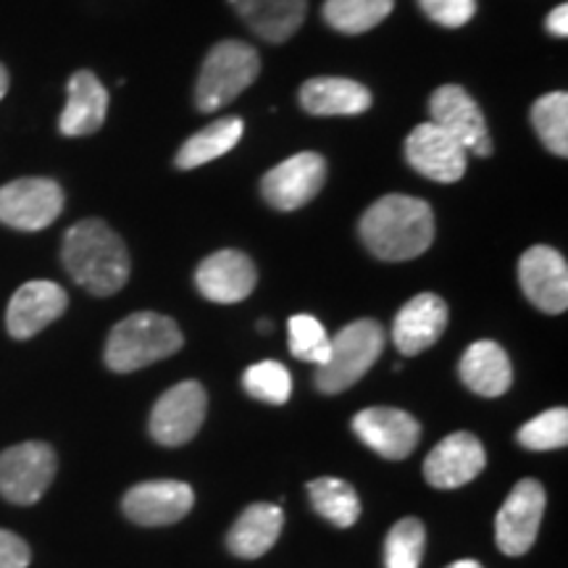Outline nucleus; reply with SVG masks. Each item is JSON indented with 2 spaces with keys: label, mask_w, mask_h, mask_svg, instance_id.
I'll use <instances>...</instances> for the list:
<instances>
[{
  "label": "nucleus",
  "mask_w": 568,
  "mask_h": 568,
  "mask_svg": "<svg viewBox=\"0 0 568 568\" xmlns=\"http://www.w3.org/2000/svg\"><path fill=\"white\" fill-rule=\"evenodd\" d=\"M61 258L71 280L90 295H116L130 280V253L124 240L101 219H84L63 234Z\"/></svg>",
  "instance_id": "obj_1"
},
{
  "label": "nucleus",
  "mask_w": 568,
  "mask_h": 568,
  "mask_svg": "<svg viewBox=\"0 0 568 568\" xmlns=\"http://www.w3.org/2000/svg\"><path fill=\"white\" fill-rule=\"evenodd\" d=\"M361 240L382 261H410L435 243V213L422 197L385 195L361 219Z\"/></svg>",
  "instance_id": "obj_2"
},
{
  "label": "nucleus",
  "mask_w": 568,
  "mask_h": 568,
  "mask_svg": "<svg viewBox=\"0 0 568 568\" xmlns=\"http://www.w3.org/2000/svg\"><path fill=\"white\" fill-rule=\"evenodd\" d=\"M184 337L174 318L140 311L111 329L105 343V366L116 374H130L182 351Z\"/></svg>",
  "instance_id": "obj_3"
},
{
  "label": "nucleus",
  "mask_w": 568,
  "mask_h": 568,
  "mask_svg": "<svg viewBox=\"0 0 568 568\" xmlns=\"http://www.w3.org/2000/svg\"><path fill=\"white\" fill-rule=\"evenodd\" d=\"M387 335L374 318H358V322L343 326L332 337L329 358L316 368V387L326 395L345 393L355 382L379 361L385 351Z\"/></svg>",
  "instance_id": "obj_4"
},
{
  "label": "nucleus",
  "mask_w": 568,
  "mask_h": 568,
  "mask_svg": "<svg viewBox=\"0 0 568 568\" xmlns=\"http://www.w3.org/2000/svg\"><path fill=\"white\" fill-rule=\"evenodd\" d=\"M261 59L253 45L243 40H222L205 55L195 88L197 111L213 113L243 95L258 80Z\"/></svg>",
  "instance_id": "obj_5"
},
{
  "label": "nucleus",
  "mask_w": 568,
  "mask_h": 568,
  "mask_svg": "<svg viewBox=\"0 0 568 568\" xmlns=\"http://www.w3.org/2000/svg\"><path fill=\"white\" fill-rule=\"evenodd\" d=\"M55 453L48 443H19L0 453V495L17 506H32L55 477Z\"/></svg>",
  "instance_id": "obj_6"
},
{
  "label": "nucleus",
  "mask_w": 568,
  "mask_h": 568,
  "mask_svg": "<svg viewBox=\"0 0 568 568\" xmlns=\"http://www.w3.org/2000/svg\"><path fill=\"white\" fill-rule=\"evenodd\" d=\"M63 211V190L45 176H27L0 187V224L19 232H40Z\"/></svg>",
  "instance_id": "obj_7"
},
{
  "label": "nucleus",
  "mask_w": 568,
  "mask_h": 568,
  "mask_svg": "<svg viewBox=\"0 0 568 568\" xmlns=\"http://www.w3.org/2000/svg\"><path fill=\"white\" fill-rule=\"evenodd\" d=\"M205 406H209V397H205L201 382H180L155 400L151 414V437L166 447L187 445L201 432Z\"/></svg>",
  "instance_id": "obj_8"
},
{
  "label": "nucleus",
  "mask_w": 568,
  "mask_h": 568,
  "mask_svg": "<svg viewBox=\"0 0 568 568\" xmlns=\"http://www.w3.org/2000/svg\"><path fill=\"white\" fill-rule=\"evenodd\" d=\"M545 514V489L537 479H521L510 489L495 518L497 548L516 558L529 552L539 535V524Z\"/></svg>",
  "instance_id": "obj_9"
},
{
  "label": "nucleus",
  "mask_w": 568,
  "mask_h": 568,
  "mask_svg": "<svg viewBox=\"0 0 568 568\" xmlns=\"http://www.w3.org/2000/svg\"><path fill=\"white\" fill-rule=\"evenodd\" d=\"M432 122L456 138L466 151H474L481 159L493 155V140H489L485 113L460 84H443L429 98Z\"/></svg>",
  "instance_id": "obj_10"
},
{
  "label": "nucleus",
  "mask_w": 568,
  "mask_h": 568,
  "mask_svg": "<svg viewBox=\"0 0 568 568\" xmlns=\"http://www.w3.org/2000/svg\"><path fill=\"white\" fill-rule=\"evenodd\" d=\"M326 182V161L318 153H295L276 163L261 180V193L276 211H297L322 193Z\"/></svg>",
  "instance_id": "obj_11"
},
{
  "label": "nucleus",
  "mask_w": 568,
  "mask_h": 568,
  "mask_svg": "<svg viewBox=\"0 0 568 568\" xmlns=\"http://www.w3.org/2000/svg\"><path fill=\"white\" fill-rule=\"evenodd\" d=\"M524 295L545 314L558 316L568 308V264L556 247L535 245L518 261Z\"/></svg>",
  "instance_id": "obj_12"
},
{
  "label": "nucleus",
  "mask_w": 568,
  "mask_h": 568,
  "mask_svg": "<svg viewBox=\"0 0 568 568\" xmlns=\"http://www.w3.org/2000/svg\"><path fill=\"white\" fill-rule=\"evenodd\" d=\"M406 159L426 180L453 184L466 174L468 151L435 122H426L408 134Z\"/></svg>",
  "instance_id": "obj_13"
},
{
  "label": "nucleus",
  "mask_w": 568,
  "mask_h": 568,
  "mask_svg": "<svg viewBox=\"0 0 568 568\" xmlns=\"http://www.w3.org/2000/svg\"><path fill=\"white\" fill-rule=\"evenodd\" d=\"M193 487L174 479L142 481V485H134L122 500L126 518L140 524V527H166V524H176L193 510Z\"/></svg>",
  "instance_id": "obj_14"
},
{
  "label": "nucleus",
  "mask_w": 568,
  "mask_h": 568,
  "mask_svg": "<svg viewBox=\"0 0 568 568\" xmlns=\"http://www.w3.org/2000/svg\"><path fill=\"white\" fill-rule=\"evenodd\" d=\"M69 308V295L61 284L34 280L21 284L6 311V329L13 339H30L53 324Z\"/></svg>",
  "instance_id": "obj_15"
},
{
  "label": "nucleus",
  "mask_w": 568,
  "mask_h": 568,
  "mask_svg": "<svg viewBox=\"0 0 568 568\" xmlns=\"http://www.w3.org/2000/svg\"><path fill=\"white\" fill-rule=\"evenodd\" d=\"M353 432L361 443L379 453L382 458L403 460L416 450L422 426L400 408H366L353 418Z\"/></svg>",
  "instance_id": "obj_16"
},
{
  "label": "nucleus",
  "mask_w": 568,
  "mask_h": 568,
  "mask_svg": "<svg viewBox=\"0 0 568 568\" xmlns=\"http://www.w3.org/2000/svg\"><path fill=\"white\" fill-rule=\"evenodd\" d=\"M485 466L487 453L479 439L468 432H456L426 456L424 477L437 489H458L477 479Z\"/></svg>",
  "instance_id": "obj_17"
},
{
  "label": "nucleus",
  "mask_w": 568,
  "mask_h": 568,
  "mask_svg": "<svg viewBox=\"0 0 568 568\" xmlns=\"http://www.w3.org/2000/svg\"><path fill=\"white\" fill-rule=\"evenodd\" d=\"M258 272L255 264L240 251H216L197 266L195 284L203 297L213 303H240L255 290Z\"/></svg>",
  "instance_id": "obj_18"
},
{
  "label": "nucleus",
  "mask_w": 568,
  "mask_h": 568,
  "mask_svg": "<svg viewBox=\"0 0 568 568\" xmlns=\"http://www.w3.org/2000/svg\"><path fill=\"white\" fill-rule=\"evenodd\" d=\"M447 326V303L435 293H422L403 305L393 324V343L400 355L429 351Z\"/></svg>",
  "instance_id": "obj_19"
},
{
  "label": "nucleus",
  "mask_w": 568,
  "mask_h": 568,
  "mask_svg": "<svg viewBox=\"0 0 568 568\" xmlns=\"http://www.w3.org/2000/svg\"><path fill=\"white\" fill-rule=\"evenodd\" d=\"M69 98L63 105L59 130L67 138H88L95 134L109 113V90L88 69L74 71L67 84Z\"/></svg>",
  "instance_id": "obj_20"
},
{
  "label": "nucleus",
  "mask_w": 568,
  "mask_h": 568,
  "mask_svg": "<svg viewBox=\"0 0 568 568\" xmlns=\"http://www.w3.org/2000/svg\"><path fill=\"white\" fill-rule=\"evenodd\" d=\"M301 105L314 116H358L372 109V92L345 77H314L301 88Z\"/></svg>",
  "instance_id": "obj_21"
},
{
  "label": "nucleus",
  "mask_w": 568,
  "mask_h": 568,
  "mask_svg": "<svg viewBox=\"0 0 568 568\" xmlns=\"http://www.w3.org/2000/svg\"><path fill=\"white\" fill-rule=\"evenodd\" d=\"M460 379L464 385L481 397H500L510 389L514 368L508 353L493 339H479L460 358Z\"/></svg>",
  "instance_id": "obj_22"
},
{
  "label": "nucleus",
  "mask_w": 568,
  "mask_h": 568,
  "mask_svg": "<svg viewBox=\"0 0 568 568\" xmlns=\"http://www.w3.org/2000/svg\"><path fill=\"white\" fill-rule=\"evenodd\" d=\"M284 527V514L272 503H253L240 514L234 527L226 535V548L237 558H261L274 548Z\"/></svg>",
  "instance_id": "obj_23"
},
{
  "label": "nucleus",
  "mask_w": 568,
  "mask_h": 568,
  "mask_svg": "<svg viewBox=\"0 0 568 568\" xmlns=\"http://www.w3.org/2000/svg\"><path fill=\"white\" fill-rule=\"evenodd\" d=\"M230 3L261 40L284 42L301 30L308 0H230Z\"/></svg>",
  "instance_id": "obj_24"
},
{
  "label": "nucleus",
  "mask_w": 568,
  "mask_h": 568,
  "mask_svg": "<svg viewBox=\"0 0 568 568\" xmlns=\"http://www.w3.org/2000/svg\"><path fill=\"white\" fill-rule=\"evenodd\" d=\"M245 134V124L243 119L237 116H226L219 119V122H211L205 130H201L197 134H193L176 153V166L184 169H197L205 166V163L222 159L230 151H234L240 140Z\"/></svg>",
  "instance_id": "obj_25"
},
{
  "label": "nucleus",
  "mask_w": 568,
  "mask_h": 568,
  "mask_svg": "<svg viewBox=\"0 0 568 568\" xmlns=\"http://www.w3.org/2000/svg\"><path fill=\"white\" fill-rule=\"evenodd\" d=\"M395 9V0H326L324 21L343 34H364L379 27Z\"/></svg>",
  "instance_id": "obj_26"
},
{
  "label": "nucleus",
  "mask_w": 568,
  "mask_h": 568,
  "mask_svg": "<svg viewBox=\"0 0 568 568\" xmlns=\"http://www.w3.org/2000/svg\"><path fill=\"white\" fill-rule=\"evenodd\" d=\"M308 495L318 514H322L326 521L335 524V527L347 529L358 521L361 500L347 481L335 477L314 479L308 485Z\"/></svg>",
  "instance_id": "obj_27"
},
{
  "label": "nucleus",
  "mask_w": 568,
  "mask_h": 568,
  "mask_svg": "<svg viewBox=\"0 0 568 568\" xmlns=\"http://www.w3.org/2000/svg\"><path fill=\"white\" fill-rule=\"evenodd\" d=\"M531 124L550 153L566 159L568 155V95L550 92L531 105Z\"/></svg>",
  "instance_id": "obj_28"
},
{
  "label": "nucleus",
  "mask_w": 568,
  "mask_h": 568,
  "mask_svg": "<svg viewBox=\"0 0 568 568\" xmlns=\"http://www.w3.org/2000/svg\"><path fill=\"white\" fill-rule=\"evenodd\" d=\"M243 387L255 400L284 406L290 400V393H293V376L280 361H261V364L245 368Z\"/></svg>",
  "instance_id": "obj_29"
},
{
  "label": "nucleus",
  "mask_w": 568,
  "mask_h": 568,
  "mask_svg": "<svg viewBox=\"0 0 568 568\" xmlns=\"http://www.w3.org/2000/svg\"><path fill=\"white\" fill-rule=\"evenodd\" d=\"M426 550V529L418 518H400L385 542L387 568H418Z\"/></svg>",
  "instance_id": "obj_30"
},
{
  "label": "nucleus",
  "mask_w": 568,
  "mask_h": 568,
  "mask_svg": "<svg viewBox=\"0 0 568 568\" xmlns=\"http://www.w3.org/2000/svg\"><path fill=\"white\" fill-rule=\"evenodd\" d=\"M290 353L297 361H308V364L322 366L329 358L332 337L326 335L324 324L311 314H297L290 318Z\"/></svg>",
  "instance_id": "obj_31"
},
{
  "label": "nucleus",
  "mask_w": 568,
  "mask_h": 568,
  "mask_svg": "<svg viewBox=\"0 0 568 568\" xmlns=\"http://www.w3.org/2000/svg\"><path fill=\"white\" fill-rule=\"evenodd\" d=\"M527 450H558L568 445V410L550 408L531 418L516 435Z\"/></svg>",
  "instance_id": "obj_32"
},
{
  "label": "nucleus",
  "mask_w": 568,
  "mask_h": 568,
  "mask_svg": "<svg viewBox=\"0 0 568 568\" xmlns=\"http://www.w3.org/2000/svg\"><path fill=\"white\" fill-rule=\"evenodd\" d=\"M418 6L443 27H464L477 13V0H418Z\"/></svg>",
  "instance_id": "obj_33"
},
{
  "label": "nucleus",
  "mask_w": 568,
  "mask_h": 568,
  "mask_svg": "<svg viewBox=\"0 0 568 568\" xmlns=\"http://www.w3.org/2000/svg\"><path fill=\"white\" fill-rule=\"evenodd\" d=\"M32 560L30 545L13 531L0 529V568H27Z\"/></svg>",
  "instance_id": "obj_34"
},
{
  "label": "nucleus",
  "mask_w": 568,
  "mask_h": 568,
  "mask_svg": "<svg viewBox=\"0 0 568 568\" xmlns=\"http://www.w3.org/2000/svg\"><path fill=\"white\" fill-rule=\"evenodd\" d=\"M548 32L556 34V38H566L568 34V6L566 3H560L558 9L550 11Z\"/></svg>",
  "instance_id": "obj_35"
},
{
  "label": "nucleus",
  "mask_w": 568,
  "mask_h": 568,
  "mask_svg": "<svg viewBox=\"0 0 568 568\" xmlns=\"http://www.w3.org/2000/svg\"><path fill=\"white\" fill-rule=\"evenodd\" d=\"M6 92H9V71H6L3 63H0V101L6 98Z\"/></svg>",
  "instance_id": "obj_36"
},
{
  "label": "nucleus",
  "mask_w": 568,
  "mask_h": 568,
  "mask_svg": "<svg viewBox=\"0 0 568 568\" xmlns=\"http://www.w3.org/2000/svg\"><path fill=\"white\" fill-rule=\"evenodd\" d=\"M447 568H485L477 560H456V564H450Z\"/></svg>",
  "instance_id": "obj_37"
},
{
  "label": "nucleus",
  "mask_w": 568,
  "mask_h": 568,
  "mask_svg": "<svg viewBox=\"0 0 568 568\" xmlns=\"http://www.w3.org/2000/svg\"><path fill=\"white\" fill-rule=\"evenodd\" d=\"M268 329H272V324H268V322H258V332H268Z\"/></svg>",
  "instance_id": "obj_38"
}]
</instances>
